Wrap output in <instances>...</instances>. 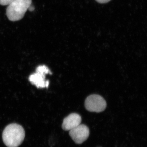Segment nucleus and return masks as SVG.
Returning <instances> with one entry per match:
<instances>
[{"label": "nucleus", "mask_w": 147, "mask_h": 147, "mask_svg": "<svg viewBox=\"0 0 147 147\" xmlns=\"http://www.w3.org/2000/svg\"><path fill=\"white\" fill-rule=\"evenodd\" d=\"M25 137L23 127L11 123L6 127L3 132V142L7 147H18L22 144Z\"/></svg>", "instance_id": "obj_1"}, {"label": "nucleus", "mask_w": 147, "mask_h": 147, "mask_svg": "<svg viewBox=\"0 0 147 147\" xmlns=\"http://www.w3.org/2000/svg\"><path fill=\"white\" fill-rule=\"evenodd\" d=\"M32 0H14L8 5L6 15L9 21L21 20L32 4Z\"/></svg>", "instance_id": "obj_2"}, {"label": "nucleus", "mask_w": 147, "mask_h": 147, "mask_svg": "<svg viewBox=\"0 0 147 147\" xmlns=\"http://www.w3.org/2000/svg\"><path fill=\"white\" fill-rule=\"evenodd\" d=\"M85 107L88 111L100 113L105 110L107 103L105 99L97 94L91 95L85 100Z\"/></svg>", "instance_id": "obj_3"}, {"label": "nucleus", "mask_w": 147, "mask_h": 147, "mask_svg": "<svg viewBox=\"0 0 147 147\" xmlns=\"http://www.w3.org/2000/svg\"><path fill=\"white\" fill-rule=\"evenodd\" d=\"M69 135L76 144H81L86 141L89 137L90 129L85 125L80 124L69 130Z\"/></svg>", "instance_id": "obj_4"}, {"label": "nucleus", "mask_w": 147, "mask_h": 147, "mask_svg": "<svg viewBox=\"0 0 147 147\" xmlns=\"http://www.w3.org/2000/svg\"><path fill=\"white\" fill-rule=\"evenodd\" d=\"M82 119L77 113L70 114L64 119L62 127L65 131H69L81 124Z\"/></svg>", "instance_id": "obj_5"}, {"label": "nucleus", "mask_w": 147, "mask_h": 147, "mask_svg": "<svg viewBox=\"0 0 147 147\" xmlns=\"http://www.w3.org/2000/svg\"><path fill=\"white\" fill-rule=\"evenodd\" d=\"M29 81L38 88H47L49 82L45 79V75L36 71L29 77Z\"/></svg>", "instance_id": "obj_6"}, {"label": "nucleus", "mask_w": 147, "mask_h": 147, "mask_svg": "<svg viewBox=\"0 0 147 147\" xmlns=\"http://www.w3.org/2000/svg\"><path fill=\"white\" fill-rule=\"evenodd\" d=\"M36 71L45 75L48 74H52L49 69L47 66L44 65L38 66L36 69Z\"/></svg>", "instance_id": "obj_7"}, {"label": "nucleus", "mask_w": 147, "mask_h": 147, "mask_svg": "<svg viewBox=\"0 0 147 147\" xmlns=\"http://www.w3.org/2000/svg\"><path fill=\"white\" fill-rule=\"evenodd\" d=\"M14 0H0V5H8Z\"/></svg>", "instance_id": "obj_8"}, {"label": "nucleus", "mask_w": 147, "mask_h": 147, "mask_svg": "<svg viewBox=\"0 0 147 147\" xmlns=\"http://www.w3.org/2000/svg\"><path fill=\"white\" fill-rule=\"evenodd\" d=\"M96 1L100 3H105L108 2L111 0H96Z\"/></svg>", "instance_id": "obj_9"}, {"label": "nucleus", "mask_w": 147, "mask_h": 147, "mask_svg": "<svg viewBox=\"0 0 147 147\" xmlns=\"http://www.w3.org/2000/svg\"><path fill=\"white\" fill-rule=\"evenodd\" d=\"M34 6L32 5L31 4L30 5V6L29 7L28 9V10L30 11H33L34 10Z\"/></svg>", "instance_id": "obj_10"}]
</instances>
